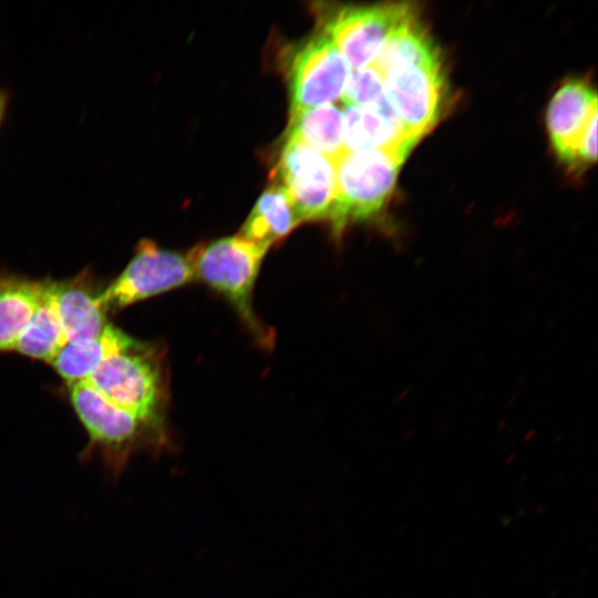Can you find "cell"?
I'll return each instance as SVG.
<instances>
[{
	"label": "cell",
	"mask_w": 598,
	"mask_h": 598,
	"mask_svg": "<svg viewBox=\"0 0 598 598\" xmlns=\"http://www.w3.org/2000/svg\"><path fill=\"white\" fill-rule=\"evenodd\" d=\"M288 63L289 115L342 96L351 66L322 31L300 43Z\"/></svg>",
	"instance_id": "obj_8"
},
{
	"label": "cell",
	"mask_w": 598,
	"mask_h": 598,
	"mask_svg": "<svg viewBox=\"0 0 598 598\" xmlns=\"http://www.w3.org/2000/svg\"><path fill=\"white\" fill-rule=\"evenodd\" d=\"M49 289L66 343L92 339L109 323L100 293L93 292L83 275L65 282H49Z\"/></svg>",
	"instance_id": "obj_12"
},
{
	"label": "cell",
	"mask_w": 598,
	"mask_h": 598,
	"mask_svg": "<svg viewBox=\"0 0 598 598\" xmlns=\"http://www.w3.org/2000/svg\"><path fill=\"white\" fill-rule=\"evenodd\" d=\"M110 402L164 423L166 381L154 346L134 340L85 380Z\"/></svg>",
	"instance_id": "obj_3"
},
{
	"label": "cell",
	"mask_w": 598,
	"mask_h": 598,
	"mask_svg": "<svg viewBox=\"0 0 598 598\" xmlns=\"http://www.w3.org/2000/svg\"><path fill=\"white\" fill-rule=\"evenodd\" d=\"M286 136L336 159L346 152L343 112L332 103L301 110L290 115Z\"/></svg>",
	"instance_id": "obj_15"
},
{
	"label": "cell",
	"mask_w": 598,
	"mask_h": 598,
	"mask_svg": "<svg viewBox=\"0 0 598 598\" xmlns=\"http://www.w3.org/2000/svg\"><path fill=\"white\" fill-rule=\"evenodd\" d=\"M44 282L18 277L0 279V352L11 351L37 310Z\"/></svg>",
	"instance_id": "obj_16"
},
{
	"label": "cell",
	"mask_w": 598,
	"mask_h": 598,
	"mask_svg": "<svg viewBox=\"0 0 598 598\" xmlns=\"http://www.w3.org/2000/svg\"><path fill=\"white\" fill-rule=\"evenodd\" d=\"M7 104H8V94L6 91L0 89V124L4 116Z\"/></svg>",
	"instance_id": "obj_20"
},
{
	"label": "cell",
	"mask_w": 598,
	"mask_h": 598,
	"mask_svg": "<svg viewBox=\"0 0 598 598\" xmlns=\"http://www.w3.org/2000/svg\"><path fill=\"white\" fill-rule=\"evenodd\" d=\"M65 343L49 282H44L40 303L20 334L13 350L27 357L51 363Z\"/></svg>",
	"instance_id": "obj_17"
},
{
	"label": "cell",
	"mask_w": 598,
	"mask_h": 598,
	"mask_svg": "<svg viewBox=\"0 0 598 598\" xmlns=\"http://www.w3.org/2000/svg\"><path fill=\"white\" fill-rule=\"evenodd\" d=\"M192 281L195 276L188 255L143 239L123 271L100 292L99 298L105 311L120 310Z\"/></svg>",
	"instance_id": "obj_5"
},
{
	"label": "cell",
	"mask_w": 598,
	"mask_h": 598,
	"mask_svg": "<svg viewBox=\"0 0 598 598\" xmlns=\"http://www.w3.org/2000/svg\"><path fill=\"white\" fill-rule=\"evenodd\" d=\"M437 60L439 50L414 13L386 40L371 65L384 74L398 65Z\"/></svg>",
	"instance_id": "obj_18"
},
{
	"label": "cell",
	"mask_w": 598,
	"mask_h": 598,
	"mask_svg": "<svg viewBox=\"0 0 598 598\" xmlns=\"http://www.w3.org/2000/svg\"><path fill=\"white\" fill-rule=\"evenodd\" d=\"M404 156L383 150L342 153L334 159L337 193L329 217L334 234L377 214L390 197Z\"/></svg>",
	"instance_id": "obj_4"
},
{
	"label": "cell",
	"mask_w": 598,
	"mask_h": 598,
	"mask_svg": "<svg viewBox=\"0 0 598 598\" xmlns=\"http://www.w3.org/2000/svg\"><path fill=\"white\" fill-rule=\"evenodd\" d=\"M596 118L597 95L586 82L568 81L553 96L547 111V127L564 162L570 163L579 140Z\"/></svg>",
	"instance_id": "obj_11"
},
{
	"label": "cell",
	"mask_w": 598,
	"mask_h": 598,
	"mask_svg": "<svg viewBox=\"0 0 598 598\" xmlns=\"http://www.w3.org/2000/svg\"><path fill=\"white\" fill-rule=\"evenodd\" d=\"M134 341L121 329L107 323L103 331L89 340L68 342L51 364L69 385L87 380L109 358Z\"/></svg>",
	"instance_id": "obj_13"
},
{
	"label": "cell",
	"mask_w": 598,
	"mask_h": 598,
	"mask_svg": "<svg viewBox=\"0 0 598 598\" xmlns=\"http://www.w3.org/2000/svg\"><path fill=\"white\" fill-rule=\"evenodd\" d=\"M414 13L408 3L342 7L321 14V31L357 70L371 65L386 40Z\"/></svg>",
	"instance_id": "obj_6"
},
{
	"label": "cell",
	"mask_w": 598,
	"mask_h": 598,
	"mask_svg": "<svg viewBox=\"0 0 598 598\" xmlns=\"http://www.w3.org/2000/svg\"><path fill=\"white\" fill-rule=\"evenodd\" d=\"M268 249L237 235L202 244L187 254L195 280L221 293L261 346H270L274 337L255 315L252 291Z\"/></svg>",
	"instance_id": "obj_2"
},
{
	"label": "cell",
	"mask_w": 598,
	"mask_h": 598,
	"mask_svg": "<svg viewBox=\"0 0 598 598\" xmlns=\"http://www.w3.org/2000/svg\"><path fill=\"white\" fill-rule=\"evenodd\" d=\"M69 392L90 439L83 454L96 455L111 478L122 474L135 453L166 445L165 423L110 402L86 381L70 384Z\"/></svg>",
	"instance_id": "obj_1"
},
{
	"label": "cell",
	"mask_w": 598,
	"mask_h": 598,
	"mask_svg": "<svg viewBox=\"0 0 598 598\" xmlns=\"http://www.w3.org/2000/svg\"><path fill=\"white\" fill-rule=\"evenodd\" d=\"M342 112L348 152L383 150L406 157L417 142L406 132L385 95L368 106L344 104Z\"/></svg>",
	"instance_id": "obj_10"
},
{
	"label": "cell",
	"mask_w": 598,
	"mask_h": 598,
	"mask_svg": "<svg viewBox=\"0 0 598 598\" xmlns=\"http://www.w3.org/2000/svg\"><path fill=\"white\" fill-rule=\"evenodd\" d=\"M384 95L415 140L439 121L445 81L441 60L398 65L384 74Z\"/></svg>",
	"instance_id": "obj_9"
},
{
	"label": "cell",
	"mask_w": 598,
	"mask_h": 598,
	"mask_svg": "<svg viewBox=\"0 0 598 598\" xmlns=\"http://www.w3.org/2000/svg\"><path fill=\"white\" fill-rule=\"evenodd\" d=\"M276 172L300 223L329 220L337 193L334 159L286 136Z\"/></svg>",
	"instance_id": "obj_7"
},
{
	"label": "cell",
	"mask_w": 598,
	"mask_h": 598,
	"mask_svg": "<svg viewBox=\"0 0 598 598\" xmlns=\"http://www.w3.org/2000/svg\"><path fill=\"white\" fill-rule=\"evenodd\" d=\"M300 224L286 189L270 185L257 199L239 236L269 248Z\"/></svg>",
	"instance_id": "obj_14"
},
{
	"label": "cell",
	"mask_w": 598,
	"mask_h": 598,
	"mask_svg": "<svg viewBox=\"0 0 598 598\" xmlns=\"http://www.w3.org/2000/svg\"><path fill=\"white\" fill-rule=\"evenodd\" d=\"M384 95V76L373 65L351 71L342 94L344 104L368 106Z\"/></svg>",
	"instance_id": "obj_19"
}]
</instances>
